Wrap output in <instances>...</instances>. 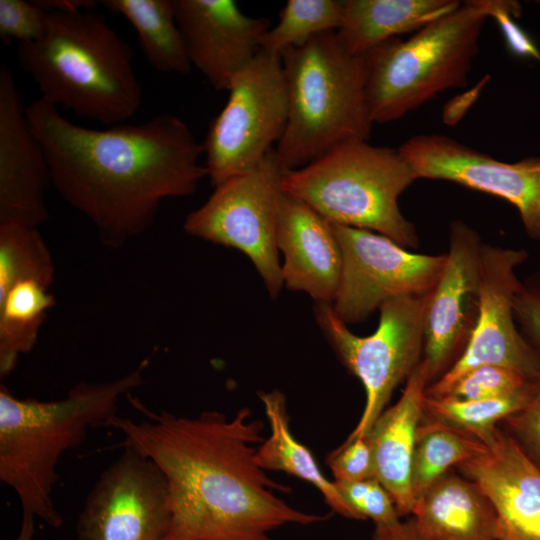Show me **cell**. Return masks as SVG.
Listing matches in <instances>:
<instances>
[{
    "instance_id": "cell-35",
    "label": "cell",
    "mask_w": 540,
    "mask_h": 540,
    "mask_svg": "<svg viewBox=\"0 0 540 540\" xmlns=\"http://www.w3.org/2000/svg\"><path fill=\"white\" fill-rule=\"evenodd\" d=\"M518 444L540 467V376L533 383L525 405L506 419Z\"/></svg>"
},
{
    "instance_id": "cell-22",
    "label": "cell",
    "mask_w": 540,
    "mask_h": 540,
    "mask_svg": "<svg viewBox=\"0 0 540 540\" xmlns=\"http://www.w3.org/2000/svg\"><path fill=\"white\" fill-rule=\"evenodd\" d=\"M457 0H346L336 31L342 47L363 56L382 43L417 32L461 5Z\"/></svg>"
},
{
    "instance_id": "cell-30",
    "label": "cell",
    "mask_w": 540,
    "mask_h": 540,
    "mask_svg": "<svg viewBox=\"0 0 540 540\" xmlns=\"http://www.w3.org/2000/svg\"><path fill=\"white\" fill-rule=\"evenodd\" d=\"M532 380L509 367L481 365L463 374L445 396L462 400L498 398L519 391Z\"/></svg>"
},
{
    "instance_id": "cell-3",
    "label": "cell",
    "mask_w": 540,
    "mask_h": 540,
    "mask_svg": "<svg viewBox=\"0 0 540 540\" xmlns=\"http://www.w3.org/2000/svg\"><path fill=\"white\" fill-rule=\"evenodd\" d=\"M148 364L145 359L111 381L80 382L52 401L18 398L0 385V481L14 490L22 513L53 528L63 525L52 499L60 458L117 415L122 397L143 384Z\"/></svg>"
},
{
    "instance_id": "cell-33",
    "label": "cell",
    "mask_w": 540,
    "mask_h": 540,
    "mask_svg": "<svg viewBox=\"0 0 540 540\" xmlns=\"http://www.w3.org/2000/svg\"><path fill=\"white\" fill-rule=\"evenodd\" d=\"M335 481H359L374 478L373 459L365 436L346 440L327 457Z\"/></svg>"
},
{
    "instance_id": "cell-38",
    "label": "cell",
    "mask_w": 540,
    "mask_h": 540,
    "mask_svg": "<svg viewBox=\"0 0 540 540\" xmlns=\"http://www.w3.org/2000/svg\"><path fill=\"white\" fill-rule=\"evenodd\" d=\"M34 3L46 12H74L92 10L99 2L91 0H37Z\"/></svg>"
},
{
    "instance_id": "cell-18",
    "label": "cell",
    "mask_w": 540,
    "mask_h": 540,
    "mask_svg": "<svg viewBox=\"0 0 540 540\" xmlns=\"http://www.w3.org/2000/svg\"><path fill=\"white\" fill-rule=\"evenodd\" d=\"M276 242L284 256L283 284L307 293L316 303L332 305L342 270L341 249L332 224L283 191Z\"/></svg>"
},
{
    "instance_id": "cell-5",
    "label": "cell",
    "mask_w": 540,
    "mask_h": 540,
    "mask_svg": "<svg viewBox=\"0 0 540 540\" xmlns=\"http://www.w3.org/2000/svg\"><path fill=\"white\" fill-rule=\"evenodd\" d=\"M280 56L289 109L275 152L286 172L344 142L368 140L373 122L366 99L364 55L348 53L334 31Z\"/></svg>"
},
{
    "instance_id": "cell-2",
    "label": "cell",
    "mask_w": 540,
    "mask_h": 540,
    "mask_svg": "<svg viewBox=\"0 0 540 540\" xmlns=\"http://www.w3.org/2000/svg\"><path fill=\"white\" fill-rule=\"evenodd\" d=\"M59 195L117 247L153 223L164 199L192 195L207 176L203 146L171 114L107 129L80 126L39 98L25 108Z\"/></svg>"
},
{
    "instance_id": "cell-32",
    "label": "cell",
    "mask_w": 540,
    "mask_h": 540,
    "mask_svg": "<svg viewBox=\"0 0 540 540\" xmlns=\"http://www.w3.org/2000/svg\"><path fill=\"white\" fill-rule=\"evenodd\" d=\"M48 13L34 1L0 0V37L3 42L15 39L20 43L42 37Z\"/></svg>"
},
{
    "instance_id": "cell-27",
    "label": "cell",
    "mask_w": 540,
    "mask_h": 540,
    "mask_svg": "<svg viewBox=\"0 0 540 540\" xmlns=\"http://www.w3.org/2000/svg\"><path fill=\"white\" fill-rule=\"evenodd\" d=\"M535 379L513 394L491 399L462 400L449 396L430 397L425 394L423 409L434 421L487 445L499 431L496 423L506 420L525 405Z\"/></svg>"
},
{
    "instance_id": "cell-24",
    "label": "cell",
    "mask_w": 540,
    "mask_h": 540,
    "mask_svg": "<svg viewBox=\"0 0 540 540\" xmlns=\"http://www.w3.org/2000/svg\"><path fill=\"white\" fill-rule=\"evenodd\" d=\"M99 4L129 21L147 62L155 70L183 75L191 71L173 0H102Z\"/></svg>"
},
{
    "instance_id": "cell-37",
    "label": "cell",
    "mask_w": 540,
    "mask_h": 540,
    "mask_svg": "<svg viewBox=\"0 0 540 540\" xmlns=\"http://www.w3.org/2000/svg\"><path fill=\"white\" fill-rule=\"evenodd\" d=\"M371 540H424L413 519L399 522L394 526L375 527Z\"/></svg>"
},
{
    "instance_id": "cell-25",
    "label": "cell",
    "mask_w": 540,
    "mask_h": 540,
    "mask_svg": "<svg viewBox=\"0 0 540 540\" xmlns=\"http://www.w3.org/2000/svg\"><path fill=\"white\" fill-rule=\"evenodd\" d=\"M43 283L23 279L0 295V375L10 374L18 357L32 350L54 297Z\"/></svg>"
},
{
    "instance_id": "cell-16",
    "label": "cell",
    "mask_w": 540,
    "mask_h": 540,
    "mask_svg": "<svg viewBox=\"0 0 540 540\" xmlns=\"http://www.w3.org/2000/svg\"><path fill=\"white\" fill-rule=\"evenodd\" d=\"M173 5L191 65L216 91H228L261 50L269 20L246 15L233 0H173Z\"/></svg>"
},
{
    "instance_id": "cell-36",
    "label": "cell",
    "mask_w": 540,
    "mask_h": 540,
    "mask_svg": "<svg viewBox=\"0 0 540 540\" xmlns=\"http://www.w3.org/2000/svg\"><path fill=\"white\" fill-rule=\"evenodd\" d=\"M520 14L521 7L518 2L500 0L491 17L498 22L506 45L512 54L518 57H532L540 61V52L536 45L513 20Z\"/></svg>"
},
{
    "instance_id": "cell-23",
    "label": "cell",
    "mask_w": 540,
    "mask_h": 540,
    "mask_svg": "<svg viewBox=\"0 0 540 540\" xmlns=\"http://www.w3.org/2000/svg\"><path fill=\"white\" fill-rule=\"evenodd\" d=\"M259 398L270 425V435L257 448V464L263 470L282 471L312 484L333 512L353 519L335 482L322 474L311 451L293 436L285 395L279 390H272L259 392Z\"/></svg>"
},
{
    "instance_id": "cell-19",
    "label": "cell",
    "mask_w": 540,
    "mask_h": 540,
    "mask_svg": "<svg viewBox=\"0 0 540 540\" xmlns=\"http://www.w3.org/2000/svg\"><path fill=\"white\" fill-rule=\"evenodd\" d=\"M482 455L457 467L498 514V540H510L540 518V467L500 431Z\"/></svg>"
},
{
    "instance_id": "cell-4",
    "label": "cell",
    "mask_w": 540,
    "mask_h": 540,
    "mask_svg": "<svg viewBox=\"0 0 540 540\" xmlns=\"http://www.w3.org/2000/svg\"><path fill=\"white\" fill-rule=\"evenodd\" d=\"M47 13L42 37L17 47L18 64L41 98L104 125L133 117L142 88L128 43L93 10Z\"/></svg>"
},
{
    "instance_id": "cell-14",
    "label": "cell",
    "mask_w": 540,
    "mask_h": 540,
    "mask_svg": "<svg viewBox=\"0 0 540 540\" xmlns=\"http://www.w3.org/2000/svg\"><path fill=\"white\" fill-rule=\"evenodd\" d=\"M398 149L417 180L450 181L506 200L540 242V156L508 163L439 134L413 136Z\"/></svg>"
},
{
    "instance_id": "cell-34",
    "label": "cell",
    "mask_w": 540,
    "mask_h": 540,
    "mask_svg": "<svg viewBox=\"0 0 540 540\" xmlns=\"http://www.w3.org/2000/svg\"><path fill=\"white\" fill-rule=\"evenodd\" d=\"M514 318L523 337L540 355V270L521 280L514 298Z\"/></svg>"
},
{
    "instance_id": "cell-13",
    "label": "cell",
    "mask_w": 540,
    "mask_h": 540,
    "mask_svg": "<svg viewBox=\"0 0 540 540\" xmlns=\"http://www.w3.org/2000/svg\"><path fill=\"white\" fill-rule=\"evenodd\" d=\"M171 526L165 475L148 457L125 447L88 493L77 540H164Z\"/></svg>"
},
{
    "instance_id": "cell-29",
    "label": "cell",
    "mask_w": 540,
    "mask_h": 540,
    "mask_svg": "<svg viewBox=\"0 0 540 540\" xmlns=\"http://www.w3.org/2000/svg\"><path fill=\"white\" fill-rule=\"evenodd\" d=\"M23 279L50 287L54 279L51 253L38 228L0 224V295Z\"/></svg>"
},
{
    "instance_id": "cell-7",
    "label": "cell",
    "mask_w": 540,
    "mask_h": 540,
    "mask_svg": "<svg viewBox=\"0 0 540 540\" xmlns=\"http://www.w3.org/2000/svg\"><path fill=\"white\" fill-rule=\"evenodd\" d=\"M500 0H471L407 40L390 39L364 55L373 123L398 120L446 89L463 87L482 28Z\"/></svg>"
},
{
    "instance_id": "cell-8",
    "label": "cell",
    "mask_w": 540,
    "mask_h": 540,
    "mask_svg": "<svg viewBox=\"0 0 540 540\" xmlns=\"http://www.w3.org/2000/svg\"><path fill=\"white\" fill-rule=\"evenodd\" d=\"M428 294L390 299L379 307L376 331L353 334L328 303H316L319 328L347 370L363 384L366 402L361 417L346 440L365 436L396 387L407 381L424 349Z\"/></svg>"
},
{
    "instance_id": "cell-26",
    "label": "cell",
    "mask_w": 540,
    "mask_h": 540,
    "mask_svg": "<svg viewBox=\"0 0 540 540\" xmlns=\"http://www.w3.org/2000/svg\"><path fill=\"white\" fill-rule=\"evenodd\" d=\"M487 450L481 441L437 421L419 425L411 467L415 501L453 466Z\"/></svg>"
},
{
    "instance_id": "cell-10",
    "label": "cell",
    "mask_w": 540,
    "mask_h": 540,
    "mask_svg": "<svg viewBox=\"0 0 540 540\" xmlns=\"http://www.w3.org/2000/svg\"><path fill=\"white\" fill-rule=\"evenodd\" d=\"M285 173L274 148L255 169L215 186L184 222L191 236L246 254L273 298L283 285L276 236Z\"/></svg>"
},
{
    "instance_id": "cell-17",
    "label": "cell",
    "mask_w": 540,
    "mask_h": 540,
    "mask_svg": "<svg viewBox=\"0 0 540 540\" xmlns=\"http://www.w3.org/2000/svg\"><path fill=\"white\" fill-rule=\"evenodd\" d=\"M51 183L44 149L32 131L11 70L0 67V224L38 228L48 218Z\"/></svg>"
},
{
    "instance_id": "cell-40",
    "label": "cell",
    "mask_w": 540,
    "mask_h": 540,
    "mask_svg": "<svg viewBox=\"0 0 540 540\" xmlns=\"http://www.w3.org/2000/svg\"><path fill=\"white\" fill-rule=\"evenodd\" d=\"M510 540H540V518L516 533Z\"/></svg>"
},
{
    "instance_id": "cell-11",
    "label": "cell",
    "mask_w": 540,
    "mask_h": 540,
    "mask_svg": "<svg viewBox=\"0 0 540 540\" xmlns=\"http://www.w3.org/2000/svg\"><path fill=\"white\" fill-rule=\"evenodd\" d=\"M332 226L342 254L332 308L346 324L366 319L390 299L430 293L444 269L446 254L412 253L381 234Z\"/></svg>"
},
{
    "instance_id": "cell-12",
    "label": "cell",
    "mask_w": 540,
    "mask_h": 540,
    "mask_svg": "<svg viewBox=\"0 0 540 540\" xmlns=\"http://www.w3.org/2000/svg\"><path fill=\"white\" fill-rule=\"evenodd\" d=\"M528 256L525 249L482 244L480 305L475 328L461 356L427 386V396L447 395L463 374L481 365L509 367L530 379L540 376V355L523 337L514 318V298L521 282L516 268Z\"/></svg>"
},
{
    "instance_id": "cell-31",
    "label": "cell",
    "mask_w": 540,
    "mask_h": 540,
    "mask_svg": "<svg viewBox=\"0 0 540 540\" xmlns=\"http://www.w3.org/2000/svg\"><path fill=\"white\" fill-rule=\"evenodd\" d=\"M334 482L353 520H371L375 527H389L400 522L392 498L377 479Z\"/></svg>"
},
{
    "instance_id": "cell-39",
    "label": "cell",
    "mask_w": 540,
    "mask_h": 540,
    "mask_svg": "<svg viewBox=\"0 0 540 540\" xmlns=\"http://www.w3.org/2000/svg\"><path fill=\"white\" fill-rule=\"evenodd\" d=\"M34 535V516L28 513H22L20 531L17 537L10 540H32Z\"/></svg>"
},
{
    "instance_id": "cell-1",
    "label": "cell",
    "mask_w": 540,
    "mask_h": 540,
    "mask_svg": "<svg viewBox=\"0 0 540 540\" xmlns=\"http://www.w3.org/2000/svg\"><path fill=\"white\" fill-rule=\"evenodd\" d=\"M141 420L112 417L124 447L150 458L169 489L171 526L164 540H274L289 524L311 525L330 515L300 511L275 495L291 492L256 462L264 422L242 408L232 418L218 411L196 417L154 412L126 396Z\"/></svg>"
},
{
    "instance_id": "cell-9",
    "label": "cell",
    "mask_w": 540,
    "mask_h": 540,
    "mask_svg": "<svg viewBox=\"0 0 540 540\" xmlns=\"http://www.w3.org/2000/svg\"><path fill=\"white\" fill-rule=\"evenodd\" d=\"M227 92L202 143L214 187L258 167L283 136L289 105L281 56L261 49Z\"/></svg>"
},
{
    "instance_id": "cell-21",
    "label": "cell",
    "mask_w": 540,
    "mask_h": 540,
    "mask_svg": "<svg viewBox=\"0 0 540 540\" xmlns=\"http://www.w3.org/2000/svg\"><path fill=\"white\" fill-rule=\"evenodd\" d=\"M412 514L424 540H498V514L470 480L445 474L415 503Z\"/></svg>"
},
{
    "instance_id": "cell-15",
    "label": "cell",
    "mask_w": 540,
    "mask_h": 540,
    "mask_svg": "<svg viewBox=\"0 0 540 540\" xmlns=\"http://www.w3.org/2000/svg\"><path fill=\"white\" fill-rule=\"evenodd\" d=\"M449 229L446 263L425 310L422 361L429 380L441 377L461 356L479 314L483 242L461 220L452 221Z\"/></svg>"
},
{
    "instance_id": "cell-6",
    "label": "cell",
    "mask_w": 540,
    "mask_h": 540,
    "mask_svg": "<svg viewBox=\"0 0 540 540\" xmlns=\"http://www.w3.org/2000/svg\"><path fill=\"white\" fill-rule=\"evenodd\" d=\"M416 180L399 149L352 140L286 172L281 186L330 223L381 234L407 249L417 248L419 238L398 199Z\"/></svg>"
},
{
    "instance_id": "cell-28",
    "label": "cell",
    "mask_w": 540,
    "mask_h": 540,
    "mask_svg": "<svg viewBox=\"0 0 540 540\" xmlns=\"http://www.w3.org/2000/svg\"><path fill=\"white\" fill-rule=\"evenodd\" d=\"M344 1L288 0L279 14L278 23L261 39V49L281 55L311 38L337 31L343 20Z\"/></svg>"
},
{
    "instance_id": "cell-20",
    "label": "cell",
    "mask_w": 540,
    "mask_h": 540,
    "mask_svg": "<svg viewBox=\"0 0 540 540\" xmlns=\"http://www.w3.org/2000/svg\"><path fill=\"white\" fill-rule=\"evenodd\" d=\"M429 381L427 367L421 361L407 379L400 399L380 414L365 435L372 453L374 478L389 493L400 517L412 514L416 503L411 467Z\"/></svg>"
}]
</instances>
